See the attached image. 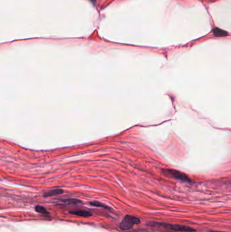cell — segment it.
Instances as JSON below:
<instances>
[{
	"instance_id": "8",
	"label": "cell",
	"mask_w": 231,
	"mask_h": 232,
	"mask_svg": "<svg viewBox=\"0 0 231 232\" xmlns=\"http://www.w3.org/2000/svg\"><path fill=\"white\" fill-rule=\"evenodd\" d=\"M35 210L37 211V213L44 214H48V212H47V210L45 209V208L43 207V206H36L35 208Z\"/></svg>"
},
{
	"instance_id": "11",
	"label": "cell",
	"mask_w": 231,
	"mask_h": 232,
	"mask_svg": "<svg viewBox=\"0 0 231 232\" xmlns=\"http://www.w3.org/2000/svg\"><path fill=\"white\" fill-rule=\"evenodd\" d=\"M90 1H91V2H94H94H95V0H90Z\"/></svg>"
},
{
	"instance_id": "7",
	"label": "cell",
	"mask_w": 231,
	"mask_h": 232,
	"mask_svg": "<svg viewBox=\"0 0 231 232\" xmlns=\"http://www.w3.org/2000/svg\"><path fill=\"white\" fill-rule=\"evenodd\" d=\"M61 202H63L64 204H71V205H74V204H77L82 203V202L79 199L75 198H71V199H66V200H62Z\"/></svg>"
},
{
	"instance_id": "10",
	"label": "cell",
	"mask_w": 231,
	"mask_h": 232,
	"mask_svg": "<svg viewBox=\"0 0 231 232\" xmlns=\"http://www.w3.org/2000/svg\"><path fill=\"white\" fill-rule=\"evenodd\" d=\"M210 232H224V231H212Z\"/></svg>"
},
{
	"instance_id": "1",
	"label": "cell",
	"mask_w": 231,
	"mask_h": 232,
	"mask_svg": "<svg viewBox=\"0 0 231 232\" xmlns=\"http://www.w3.org/2000/svg\"><path fill=\"white\" fill-rule=\"evenodd\" d=\"M148 226L158 228H164V229L176 231H180V232H192L195 230L192 228L185 226H181V225L178 224H170V223H161V222H149L147 223Z\"/></svg>"
},
{
	"instance_id": "6",
	"label": "cell",
	"mask_w": 231,
	"mask_h": 232,
	"mask_svg": "<svg viewBox=\"0 0 231 232\" xmlns=\"http://www.w3.org/2000/svg\"><path fill=\"white\" fill-rule=\"evenodd\" d=\"M63 193V190L61 189H52L51 191H49V192H46V193H44L43 196L46 197H52L54 196H57V195H60V194H62Z\"/></svg>"
},
{
	"instance_id": "9",
	"label": "cell",
	"mask_w": 231,
	"mask_h": 232,
	"mask_svg": "<svg viewBox=\"0 0 231 232\" xmlns=\"http://www.w3.org/2000/svg\"><path fill=\"white\" fill-rule=\"evenodd\" d=\"M90 204L91 205H92L94 206H97V207H102V208H104V209H109L108 206H107L106 205H104V204L103 203H100L99 202H90Z\"/></svg>"
},
{
	"instance_id": "2",
	"label": "cell",
	"mask_w": 231,
	"mask_h": 232,
	"mask_svg": "<svg viewBox=\"0 0 231 232\" xmlns=\"http://www.w3.org/2000/svg\"><path fill=\"white\" fill-rule=\"evenodd\" d=\"M140 223V220L138 218L134 216L126 215L120 223V227L123 230H128L131 229L134 225L139 224Z\"/></svg>"
},
{
	"instance_id": "5",
	"label": "cell",
	"mask_w": 231,
	"mask_h": 232,
	"mask_svg": "<svg viewBox=\"0 0 231 232\" xmlns=\"http://www.w3.org/2000/svg\"><path fill=\"white\" fill-rule=\"evenodd\" d=\"M212 33L215 37H225L229 35L226 31L219 29L218 27H215V28L213 29Z\"/></svg>"
},
{
	"instance_id": "3",
	"label": "cell",
	"mask_w": 231,
	"mask_h": 232,
	"mask_svg": "<svg viewBox=\"0 0 231 232\" xmlns=\"http://www.w3.org/2000/svg\"><path fill=\"white\" fill-rule=\"evenodd\" d=\"M164 172L165 173L168 174V175L171 176L172 177H173V178H174L176 179L180 180H182V181H184V182H188V183L191 182V179L188 178V176L187 175L181 172L178 171V170L167 169V170H165Z\"/></svg>"
},
{
	"instance_id": "4",
	"label": "cell",
	"mask_w": 231,
	"mask_h": 232,
	"mask_svg": "<svg viewBox=\"0 0 231 232\" xmlns=\"http://www.w3.org/2000/svg\"><path fill=\"white\" fill-rule=\"evenodd\" d=\"M70 213L74 214V215H77L79 217H90L92 214H91L89 211H86V210H71L70 211Z\"/></svg>"
}]
</instances>
